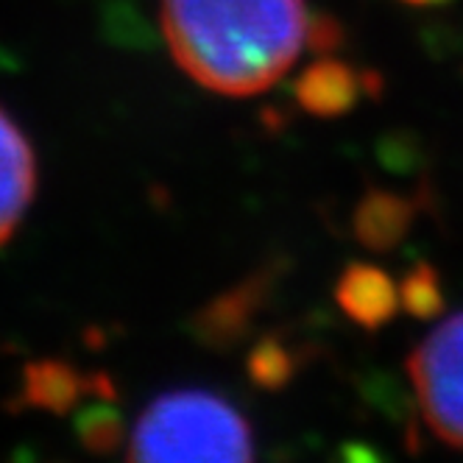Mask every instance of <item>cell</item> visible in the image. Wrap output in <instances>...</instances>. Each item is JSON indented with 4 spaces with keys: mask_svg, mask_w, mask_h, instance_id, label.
Returning <instances> with one entry per match:
<instances>
[{
    "mask_svg": "<svg viewBox=\"0 0 463 463\" xmlns=\"http://www.w3.org/2000/svg\"><path fill=\"white\" fill-rule=\"evenodd\" d=\"M305 0H162V34L179 68L221 95L274 87L307 40Z\"/></svg>",
    "mask_w": 463,
    "mask_h": 463,
    "instance_id": "6da1fadb",
    "label": "cell"
},
{
    "mask_svg": "<svg viewBox=\"0 0 463 463\" xmlns=\"http://www.w3.org/2000/svg\"><path fill=\"white\" fill-rule=\"evenodd\" d=\"M131 460H251L246 419L207 391L165 393L146 408L128 444Z\"/></svg>",
    "mask_w": 463,
    "mask_h": 463,
    "instance_id": "7a4b0ae2",
    "label": "cell"
},
{
    "mask_svg": "<svg viewBox=\"0 0 463 463\" xmlns=\"http://www.w3.org/2000/svg\"><path fill=\"white\" fill-rule=\"evenodd\" d=\"M408 374L427 427L463 449V313L449 316L416 346Z\"/></svg>",
    "mask_w": 463,
    "mask_h": 463,
    "instance_id": "3957f363",
    "label": "cell"
},
{
    "mask_svg": "<svg viewBox=\"0 0 463 463\" xmlns=\"http://www.w3.org/2000/svg\"><path fill=\"white\" fill-rule=\"evenodd\" d=\"M271 290V274L260 271L251 274L249 279L238 282L235 288H229L218 293L213 302H207L193 318V333L210 349H232L238 346L262 310Z\"/></svg>",
    "mask_w": 463,
    "mask_h": 463,
    "instance_id": "277c9868",
    "label": "cell"
},
{
    "mask_svg": "<svg viewBox=\"0 0 463 463\" xmlns=\"http://www.w3.org/2000/svg\"><path fill=\"white\" fill-rule=\"evenodd\" d=\"M37 190V162L20 126L0 109V246L23 221Z\"/></svg>",
    "mask_w": 463,
    "mask_h": 463,
    "instance_id": "5b68a950",
    "label": "cell"
},
{
    "mask_svg": "<svg viewBox=\"0 0 463 463\" xmlns=\"http://www.w3.org/2000/svg\"><path fill=\"white\" fill-rule=\"evenodd\" d=\"M363 90L377 95L380 79L374 73L360 76L346 61L333 59V56H324L318 61H313L310 68H305V73L296 79V87H293L299 107L318 118L346 115L349 109H354Z\"/></svg>",
    "mask_w": 463,
    "mask_h": 463,
    "instance_id": "8992f818",
    "label": "cell"
},
{
    "mask_svg": "<svg viewBox=\"0 0 463 463\" xmlns=\"http://www.w3.org/2000/svg\"><path fill=\"white\" fill-rule=\"evenodd\" d=\"M335 299L341 310L363 329H380L402 307L396 282L369 262H352L338 277Z\"/></svg>",
    "mask_w": 463,
    "mask_h": 463,
    "instance_id": "52a82bcc",
    "label": "cell"
},
{
    "mask_svg": "<svg viewBox=\"0 0 463 463\" xmlns=\"http://www.w3.org/2000/svg\"><path fill=\"white\" fill-rule=\"evenodd\" d=\"M416 202L391 190H369L354 207L352 229L360 246L372 251H391L400 246L416 221Z\"/></svg>",
    "mask_w": 463,
    "mask_h": 463,
    "instance_id": "ba28073f",
    "label": "cell"
},
{
    "mask_svg": "<svg viewBox=\"0 0 463 463\" xmlns=\"http://www.w3.org/2000/svg\"><path fill=\"white\" fill-rule=\"evenodd\" d=\"M90 393V374L64 360H34L23 372V402L51 413L73 411Z\"/></svg>",
    "mask_w": 463,
    "mask_h": 463,
    "instance_id": "9c48e42d",
    "label": "cell"
},
{
    "mask_svg": "<svg viewBox=\"0 0 463 463\" xmlns=\"http://www.w3.org/2000/svg\"><path fill=\"white\" fill-rule=\"evenodd\" d=\"M400 302L416 318H436L444 310V288L430 262H416L400 282Z\"/></svg>",
    "mask_w": 463,
    "mask_h": 463,
    "instance_id": "30bf717a",
    "label": "cell"
},
{
    "mask_svg": "<svg viewBox=\"0 0 463 463\" xmlns=\"http://www.w3.org/2000/svg\"><path fill=\"white\" fill-rule=\"evenodd\" d=\"M246 369H249V377L260 388L279 391L290 383V377L296 372V363H293V354L288 352V346L279 338L269 335L251 349V354L246 360Z\"/></svg>",
    "mask_w": 463,
    "mask_h": 463,
    "instance_id": "8fae6325",
    "label": "cell"
},
{
    "mask_svg": "<svg viewBox=\"0 0 463 463\" xmlns=\"http://www.w3.org/2000/svg\"><path fill=\"white\" fill-rule=\"evenodd\" d=\"M76 430H79L81 444H84L90 452H98V455H109V452H115V449L123 444V433H126L120 413L112 411L109 405L87 408V411L79 416Z\"/></svg>",
    "mask_w": 463,
    "mask_h": 463,
    "instance_id": "7c38bea8",
    "label": "cell"
},
{
    "mask_svg": "<svg viewBox=\"0 0 463 463\" xmlns=\"http://www.w3.org/2000/svg\"><path fill=\"white\" fill-rule=\"evenodd\" d=\"M305 45L318 53L326 56L344 45V25L333 17V14H316L307 20V40Z\"/></svg>",
    "mask_w": 463,
    "mask_h": 463,
    "instance_id": "4fadbf2b",
    "label": "cell"
},
{
    "mask_svg": "<svg viewBox=\"0 0 463 463\" xmlns=\"http://www.w3.org/2000/svg\"><path fill=\"white\" fill-rule=\"evenodd\" d=\"M411 6H441V4H449V0H405Z\"/></svg>",
    "mask_w": 463,
    "mask_h": 463,
    "instance_id": "5bb4252c",
    "label": "cell"
}]
</instances>
